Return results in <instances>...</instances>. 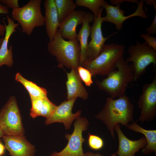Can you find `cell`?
<instances>
[{
	"label": "cell",
	"instance_id": "cell-1",
	"mask_svg": "<svg viewBox=\"0 0 156 156\" xmlns=\"http://www.w3.org/2000/svg\"><path fill=\"white\" fill-rule=\"evenodd\" d=\"M134 109L133 104L125 94L117 99L109 97L102 110L95 117L106 126L114 139L115 125L119 124L127 127L129 122L133 121Z\"/></svg>",
	"mask_w": 156,
	"mask_h": 156
},
{
	"label": "cell",
	"instance_id": "cell-2",
	"mask_svg": "<svg viewBox=\"0 0 156 156\" xmlns=\"http://www.w3.org/2000/svg\"><path fill=\"white\" fill-rule=\"evenodd\" d=\"M116 68L101 81L97 80L96 84L100 90L115 99L125 94L128 84L134 81L131 64L127 62L122 56L116 62Z\"/></svg>",
	"mask_w": 156,
	"mask_h": 156
},
{
	"label": "cell",
	"instance_id": "cell-3",
	"mask_svg": "<svg viewBox=\"0 0 156 156\" xmlns=\"http://www.w3.org/2000/svg\"><path fill=\"white\" fill-rule=\"evenodd\" d=\"M47 47L50 53L55 57L59 68L64 66L77 69L79 66L80 47L77 38L66 40L57 30L53 40L48 43Z\"/></svg>",
	"mask_w": 156,
	"mask_h": 156
},
{
	"label": "cell",
	"instance_id": "cell-4",
	"mask_svg": "<svg viewBox=\"0 0 156 156\" xmlns=\"http://www.w3.org/2000/svg\"><path fill=\"white\" fill-rule=\"evenodd\" d=\"M125 46L114 43L105 44L99 55L81 66L88 70L92 76L107 75L116 68L117 62L123 56Z\"/></svg>",
	"mask_w": 156,
	"mask_h": 156
},
{
	"label": "cell",
	"instance_id": "cell-5",
	"mask_svg": "<svg viewBox=\"0 0 156 156\" xmlns=\"http://www.w3.org/2000/svg\"><path fill=\"white\" fill-rule=\"evenodd\" d=\"M42 0H30L21 7L13 9L12 19L17 21L22 31L30 36L34 28L44 24L41 10Z\"/></svg>",
	"mask_w": 156,
	"mask_h": 156
},
{
	"label": "cell",
	"instance_id": "cell-6",
	"mask_svg": "<svg viewBox=\"0 0 156 156\" xmlns=\"http://www.w3.org/2000/svg\"><path fill=\"white\" fill-rule=\"evenodd\" d=\"M129 56L125 61L131 64L134 75V81H136L145 73L149 65H156V51L145 42L140 44L137 41L134 45L130 46L128 50Z\"/></svg>",
	"mask_w": 156,
	"mask_h": 156
},
{
	"label": "cell",
	"instance_id": "cell-7",
	"mask_svg": "<svg viewBox=\"0 0 156 156\" xmlns=\"http://www.w3.org/2000/svg\"><path fill=\"white\" fill-rule=\"evenodd\" d=\"M0 127L5 135H24L21 116L14 96L10 97L0 110Z\"/></svg>",
	"mask_w": 156,
	"mask_h": 156
},
{
	"label": "cell",
	"instance_id": "cell-8",
	"mask_svg": "<svg viewBox=\"0 0 156 156\" xmlns=\"http://www.w3.org/2000/svg\"><path fill=\"white\" fill-rule=\"evenodd\" d=\"M89 124L86 118L79 117L77 118L74 123L73 133L65 135L68 140L66 147L60 152L53 153L51 156H84L82 146L85 140L82 133L87 130Z\"/></svg>",
	"mask_w": 156,
	"mask_h": 156
},
{
	"label": "cell",
	"instance_id": "cell-9",
	"mask_svg": "<svg viewBox=\"0 0 156 156\" xmlns=\"http://www.w3.org/2000/svg\"><path fill=\"white\" fill-rule=\"evenodd\" d=\"M140 114L138 121L144 123L154 120L156 116V72L153 81L145 84L137 103Z\"/></svg>",
	"mask_w": 156,
	"mask_h": 156
},
{
	"label": "cell",
	"instance_id": "cell-10",
	"mask_svg": "<svg viewBox=\"0 0 156 156\" xmlns=\"http://www.w3.org/2000/svg\"><path fill=\"white\" fill-rule=\"evenodd\" d=\"M103 9V7L101 8L98 16L94 17L93 25L91 26V40L88 44L84 63L90 61L96 58L99 54L105 41L117 33L115 32L106 37L103 36L101 27L103 22L102 14Z\"/></svg>",
	"mask_w": 156,
	"mask_h": 156
},
{
	"label": "cell",
	"instance_id": "cell-11",
	"mask_svg": "<svg viewBox=\"0 0 156 156\" xmlns=\"http://www.w3.org/2000/svg\"><path fill=\"white\" fill-rule=\"evenodd\" d=\"M138 4V7L135 12L126 16L124 15V11L120 8V4L114 6L108 4L106 1L102 7L106 12V16L103 17V22H107L113 23L117 30L119 31L122 29L124 21L129 18L135 16L144 18H147L148 16L143 9L144 1L141 0Z\"/></svg>",
	"mask_w": 156,
	"mask_h": 156
},
{
	"label": "cell",
	"instance_id": "cell-12",
	"mask_svg": "<svg viewBox=\"0 0 156 156\" xmlns=\"http://www.w3.org/2000/svg\"><path fill=\"white\" fill-rule=\"evenodd\" d=\"M77 99L65 101L57 107L52 114L46 119L45 123L49 125L55 122L62 123L65 129H69L73 121L80 117L81 110L73 113L72 109Z\"/></svg>",
	"mask_w": 156,
	"mask_h": 156
},
{
	"label": "cell",
	"instance_id": "cell-13",
	"mask_svg": "<svg viewBox=\"0 0 156 156\" xmlns=\"http://www.w3.org/2000/svg\"><path fill=\"white\" fill-rule=\"evenodd\" d=\"M6 148L11 156H34L35 146L24 135H4L2 138Z\"/></svg>",
	"mask_w": 156,
	"mask_h": 156
},
{
	"label": "cell",
	"instance_id": "cell-14",
	"mask_svg": "<svg viewBox=\"0 0 156 156\" xmlns=\"http://www.w3.org/2000/svg\"><path fill=\"white\" fill-rule=\"evenodd\" d=\"M118 135L119 145L116 153L117 156H135L136 153L144 148L147 144L144 136L139 140H133L127 137L121 131L120 124H116L114 128Z\"/></svg>",
	"mask_w": 156,
	"mask_h": 156
},
{
	"label": "cell",
	"instance_id": "cell-15",
	"mask_svg": "<svg viewBox=\"0 0 156 156\" xmlns=\"http://www.w3.org/2000/svg\"><path fill=\"white\" fill-rule=\"evenodd\" d=\"M86 13L82 10H75L60 23L57 30L61 36L69 40L76 39L77 27L83 23Z\"/></svg>",
	"mask_w": 156,
	"mask_h": 156
},
{
	"label": "cell",
	"instance_id": "cell-16",
	"mask_svg": "<svg viewBox=\"0 0 156 156\" xmlns=\"http://www.w3.org/2000/svg\"><path fill=\"white\" fill-rule=\"evenodd\" d=\"M6 18L8 23L7 25L3 21L5 28V32L0 47V67L3 65L10 67L13 64V47L10 45L8 49V42L11 35L16 31V28L19 25L18 23H15L8 15H7Z\"/></svg>",
	"mask_w": 156,
	"mask_h": 156
},
{
	"label": "cell",
	"instance_id": "cell-17",
	"mask_svg": "<svg viewBox=\"0 0 156 156\" xmlns=\"http://www.w3.org/2000/svg\"><path fill=\"white\" fill-rule=\"evenodd\" d=\"M66 72L67 80L66 84L67 91V100L79 97L83 100L87 99L88 94L83 85L77 69L72 68Z\"/></svg>",
	"mask_w": 156,
	"mask_h": 156
},
{
	"label": "cell",
	"instance_id": "cell-18",
	"mask_svg": "<svg viewBox=\"0 0 156 156\" xmlns=\"http://www.w3.org/2000/svg\"><path fill=\"white\" fill-rule=\"evenodd\" d=\"M44 17L46 32L49 41H52L60 25L54 0H46L44 3Z\"/></svg>",
	"mask_w": 156,
	"mask_h": 156
},
{
	"label": "cell",
	"instance_id": "cell-19",
	"mask_svg": "<svg viewBox=\"0 0 156 156\" xmlns=\"http://www.w3.org/2000/svg\"><path fill=\"white\" fill-rule=\"evenodd\" d=\"M31 107L30 111L31 116L34 118L38 116L49 118L57 106L48 97L37 98L30 97Z\"/></svg>",
	"mask_w": 156,
	"mask_h": 156
},
{
	"label": "cell",
	"instance_id": "cell-20",
	"mask_svg": "<svg viewBox=\"0 0 156 156\" xmlns=\"http://www.w3.org/2000/svg\"><path fill=\"white\" fill-rule=\"evenodd\" d=\"M94 17L93 14L90 12H86L82 27L80 29L77 38L80 47V56L79 66H81L84 62L88 39L90 33L91 26L89 24L94 21Z\"/></svg>",
	"mask_w": 156,
	"mask_h": 156
},
{
	"label": "cell",
	"instance_id": "cell-21",
	"mask_svg": "<svg viewBox=\"0 0 156 156\" xmlns=\"http://www.w3.org/2000/svg\"><path fill=\"white\" fill-rule=\"evenodd\" d=\"M130 130L133 131L143 134L145 137L147 144L142 149L141 152L145 155L152 153L156 154V130H147L138 125L134 121L129 124L127 127Z\"/></svg>",
	"mask_w": 156,
	"mask_h": 156
},
{
	"label": "cell",
	"instance_id": "cell-22",
	"mask_svg": "<svg viewBox=\"0 0 156 156\" xmlns=\"http://www.w3.org/2000/svg\"><path fill=\"white\" fill-rule=\"evenodd\" d=\"M15 79L21 83L28 92L30 97L37 98L47 97L46 90L24 77L19 73L16 75Z\"/></svg>",
	"mask_w": 156,
	"mask_h": 156
},
{
	"label": "cell",
	"instance_id": "cell-23",
	"mask_svg": "<svg viewBox=\"0 0 156 156\" xmlns=\"http://www.w3.org/2000/svg\"><path fill=\"white\" fill-rule=\"evenodd\" d=\"M60 24L74 12L76 5L73 0H54Z\"/></svg>",
	"mask_w": 156,
	"mask_h": 156
},
{
	"label": "cell",
	"instance_id": "cell-24",
	"mask_svg": "<svg viewBox=\"0 0 156 156\" xmlns=\"http://www.w3.org/2000/svg\"><path fill=\"white\" fill-rule=\"evenodd\" d=\"M105 1L104 0H76V5L88 8L93 13L95 18L98 16L101 8L102 7Z\"/></svg>",
	"mask_w": 156,
	"mask_h": 156
},
{
	"label": "cell",
	"instance_id": "cell-25",
	"mask_svg": "<svg viewBox=\"0 0 156 156\" xmlns=\"http://www.w3.org/2000/svg\"><path fill=\"white\" fill-rule=\"evenodd\" d=\"M88 144L91 148L94 150H98L103 148L104 142L103 139L100 137L89 133Z\"/></svg>",
	"mask_w": 156,
	"mask_h": 156
},
{
	"label": "cell",
	"instance_id": "cell-26",
	"mask_svg": "<svg viewBox=\"0 0 156 156\" xmlns=\"http://www.w3.org/2000/svg\"><path fill=\"white\" fill-rule=\"evenodd\" d=\"M77 71L79 76L86 86H90L93 83L92 79V75L90 71L81 66H79Z\"/></svg>",
	"mask_w": 156,
	"mask_h": 156
},
{
	"label": "cell",
	"instance_id": "cell-27",
	"mask_svg": "<svg viewBox=\"0 0 156 156\" xmlns=\"http://www.w3.org/2000/svg\"><path fill=\"white\" fill-rule=\"evenodd\" d=\"M140 36L143 38L145 42L150 47L156 51V38L147 33L142 34Z\"/></svg>",
	"mask_w": 156,
	"mask_h": 156
},
{
	"label": "cell",
	"instance_id": "cell-28",
	"mask_svg": "<svg viewBox=\"0 0 156 156\" xmlns=\"http://www.w3.org/2000/svg\"><path fill=\"white\" fill-rule=\"evenodd\" d=\"M9 13V8L0 3V14H7ZM5 28L4 25L0 24V37L4 36Z\"/></svg>",
	"mask_w": 156,
	"mask_h": 156
},
{
	"label": "cell",
	"instance_id": "cell-29",
	"mask_svg": "<svg viewBox=\"0 0 156 156\" xmlns=\"http://www.w3.org/2000/svg\"><path fill=\"white\" fill-rule=\"evenodd\" d=\"M0 3L12 9L19 7L18 0H0Z\"/></svg>",
	"mask_w": 156,
	"mask_h": 156
},
{
	"label": "cell",
	"instance_id": "cell-30",
	"mask_svg": "<svg viewBox=\"0 0 156 156\" xmlns=\"http://www.w3.org/2000/svg\"><path fill=\"white\" fill-rule=\"evenodd\" d=\"M146 33L149 35H152L156 34V11L153 20L148 27L145 29Z\"/></svg>",
	"mask_w": 156,
	"mask_h": 156
},
{
	"label": "cell",
	"instance_id": "cell-31",
	"mask_svg": "<svg viewBox=\"0 0 156 156\" xmlns=\"http://www.w3.org/2000/svg\"><path fill=\"white\" fill-rule=\"evenodd\" d=\"M84 156H103L99 153H94L91 152H87L84 153ZM110 156H117L116 153L112 154Z\"/></svg>",
	"mask_w": 156,
	"mask_h": 156
},
{
	"label": "cell",
	"instance_id": "cell-32",
	"mask_svg": "<svg viewBox=\"0 0 156 156\" xmlns=\"http://www.w3.org/2000/svg\"><path fill=\"white\" fill-rule=\"evenodd\" d=\"M5 148V146L0 141V156H2L4 155Z\"/></svg>",
	"mask_w": 156,
	"mask_h": 156
},
{
	"label": "cell",
	"instance_id": "cell-33",
	"mask_svg": "<svg viewBox=\"0 0 156 156\" xmlns=\"http://www.w3.org/2000/svg\"><path fill=\"white\" fill-rule=\"evenodd\" d=\"M145 2L149 5H153L154 6L155 11H156V1L155 0H146Z\"/></svg>",
	"mask_w": 156,
	"mask_h": 156
},
{
	"label": "cell",
	"instance_id": "cell-34",
	"mask_svg": "<svg viewBox=\"0 0 156 156\" xmlns=\"http://www.w3.org/2000/svg\"><path fill=\"white\" fill-rule=\"evenodd\" d=\"M4 135V133L0 127V138H2Z\"/></svg>",
	"mask_w": 156,
	"mask_h": 156
},
{
	"label": "cell",
	"instance_id": "cell-35",
	"mask_svg": "<svg viewBox=\"0 0 156 156\" xmlns=\"http://www.w3.org/2000/svg\"><path fill=\"white\" fill-rule=\"evenodd\" d=\"M4 39V37L0 38V47Z\"/></svg>",
	"mask_w": 156,
	"mask_h": 156
}]
</instances>
